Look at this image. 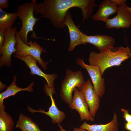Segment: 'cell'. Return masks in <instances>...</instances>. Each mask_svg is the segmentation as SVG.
Returning a JSON list of instances; mask_svg holds the SVG:
<instances>
[{
  "instance_id": "obj_24",
  "label": "cell",
  "mask_w": 131,
  "mask_h": 131,
  "mask_svg": "<svg viewBox=\"0 0 131 131\" xmlns=\"http://www.w3.org/2000/svg\"><path fill=\"white\" fill-rule=\"evenodd\" d=\"M58 126L59 128V131H67L64 129L63 127L61 126L59 123L58 124ZM73 131H86L84 129L80 128H75Z\"/></svg>"
},
{
  "instance_id": "obj_28",
  "label": "cell",
  "mask_w": 131,
  "mask_h": 131,
  "mask_svg": "<svg viewBox=\"0 0 131 131\" xmlns=\"http://www.w3.org/2000/svg\"><path fill=\"white\" fill-rule=\"evenodd\" d=\"M130 65L131 66V62L130 63Z\"/></svg>"
},
{
  "instance_id": "obj_16",
  "label": "cell",
  "mask_w": 131,
  "mask_h": 131,
  "mask_svg": "<svg viewBox=\"0 0 131 131\" xmlns=\"http://www.w3.org/2000/svg\"><path fill=\"white\" fill-rule=\"evenodd\" d=\"M16 78L14 76L13 80L11 84L7 88L6 90L4 91L0 94V108H5L3 104L4 99L10 96H14L18 92L26 91L30 92L33 91V88L34 85V82H33L26 88H20L17 86L16 84Z\"/></svg>"
},
{
  "instance_id": "obj_14",
  "label": "cell",
  "mask_w": 131,
  "mask_h": 131,
  "mask_svg": "<svg viewBox=\"0 0 131 131\" xmlns=\"http://www.w3.org/2000/svg\"><path fill=\"white\" fill-rule=\"evenodd\" d=\"M15 57L24 62L31 70L30 74L32 75H37L44 78L46 81L48 86L54 89V82L57 77L55 74H47L42 71L37 65V60L31 56L22 57L14 55Z\"/></svg>"
},
{
  "instance_id": "obj_22",
  "label": "cell",
  "mask_w": 131,
  "mask_h": 131,
  "mask_svg": "<svg viewBox=\"0 0 131 131\" xmlns=\"http://www.w3.org/2000/svg\"><path fill=\"white\" fill-rule=\"evenodd\" d=\"M9 1L8 0H0V8L3 9L8 8Z\"/></svg>"
},
{
  "instance_id": "obj_11",
  "label": "cell",
  "mask_w": 131,
  "mask_h": 131,
  "mask_svg": "<svg viewBox=\"0 0 131 131\" xmlns=\"http://www.w3.org/2000/svg\"><path fill=\"white\" fill-rule=\"evenodd\" d=\"M79 90L88 105L91 116L94 117L99 108L100 99L90 80L88 79Z\"/></svg>"
},
{
  "instance_id": "obj_10",
  "label": "cell",
  "mask_w": 131,
  "mask_h": 131,
  "mask_svg": "<svg viewBox=\"0 0 131 131\" xmlns=\"http://www.w3.org/2000/svg\"><path fill=\"white\" fill-rule=\"evenodd\" d=\"M69 107L76 110L79 114L81 120L94 121V118L91 115L89 110L88 105L81 92L77 88L74 90V95Z\"/></svg>"
},
{
  "instance_id": "obj_7",
  "label": "cell",
  "mask_w": 131,
  "mask_h": 131,
  "mask_svg": "<svg viewBox=\"0 0 131 131\" xmlns=\"http://www.w3.org/2000/svg\"><path fill=\"white\" fill-rule=\"evenodd\" d=\"M126 0L118 6L117 15L114 18L108 19L105 22L107 28H128L131 26V13L126 4Z\"/></svg>"
},
{
  "instance_id": "obj_21",
  "label": "cell",
  "mask_w": 131,
  "mask_h": 131,
  "mask_svg": "<svg viewBox=\"0 0 131 131\" xmlns=\"http://www.w3.org/2000/svg\"><path fill=\"white\" fill-rule=\"evenodd\" d=\"M121 110L123 113V117L126 123L131 122V115L129 114V110L122 108Z\"/></svg>"
},
{
  "instance_id": "obj_20",
  "label": "cell",
  "mask_w": 131,
  "mask_h": 131,
  "mask_svg": "<svg viewBox=\"0 0 131 131\" xmlns=\"http://www.w3.org/2000/svg\"><path fill=\"white\" fill-rule=\"evenodd\" d=\"M4 109V108H0V131H12L14 122Z\"/></svg>"
},
{
  "instance_id": "obj_2",
  "label": "cell",
  "mask_w": 131,
  "mask_h": 131,
  "mask_svg": "<svg viewBox=\"0 0 131 131\" xmlns=\"http://www.w3.org/2000/svg\"><path fill=\"white\" fill-rule=\"evenodd\" d=\"M131 57V50L129 47H114L99 53L92 51L89 54L88 59L90 65L97 66L102 76L107 69L119 66Z\"/></svg>"
},
{
  "instance_id": "obj_27",
  "label": "cell",
  "mask_w": 131,
  "mask_h": 131,
  "mask_svg": "<svg viewBox=\"0 0 131 131\" xmlns=\"http://www.w3.org/2000/svg\"></svg>"
},
{
  "instance_id": "obj_25",
  "label": "cell",
  "mask_w": 131,
  "mask_h": 131,
  "mask_svg": "<svg viewBox=\"0 0 131 131\" xmlns=\"http://www.w3.org/2000/svg\"><path fill=\"white\" fill-rule=\"evenodd\" d=\"M124 127L128 131H131V122L125 123Z\"/></svg>"
},
{
  "instance_id": "obj_15",
  "label": "cell",
  "mask_w": 131,
  "mask_h": 131,
  "mask_svg": "<svg viewBox=\"0 0 131 131\" xmlns=\"http://www.w3.org/2000/svg\"><path fill=\"white\" fill-rule=\"evenodd\" d=\"M65 24L68 29L70 38L68 50L71 51L74 50L76 46L82 44L81 36L82 32L74 24L72 15L68 11L66 15Z\"/></svg>"
},
{
  "instance_id": "obj_3",
  "label": "cell",
  "mask_w": 131,
  "mask_h": 131,
  "mask_svg": "<svg viewBox=\"0 0 131 131\" xmlns=\"http://www.w3.org/2000/svg\"><path fill=\"white\" fill-rule=\"evenodd\" d=\"M36 3L35 0H32L30 2L21 4L18 7L16 12L22 21L21 27L18 32L19 36L22 41L27 45L28 43L27 34L30 32H32V37L38 38L33 29L37 21L42 17L37 18L34 16V9Z\"/></svg>"
},
{
  "instance_id": "obj_5",
  "label": "cell",
  "mask_w": 131,
  "mask_h": 131,
  "mask_svg": "<svg viewBox=\"0 0 131 131\" xmlns=\"http://www.w3.org/2000/svg\"><path fill=\"white\" fill-rule=\"evenodd\" d=\"M16 37L17 43L15 48L17 51L14 53L15 55L22 57L31 56L37 60L44 70H46L47 65L49 63L43 61L41 57V52H46V51L35 41H30L28 45L25 44L20 38L17 30L16 33Z\"/></svg>"
},
{
  "instance_id": "obj_8",
  "label": "cell",
  "mask_w": 131,
  "mask_h": 131,
  "mask_svg": "<svg viewBox=\"0 0 131 131\" xmlns=\"http://www.w3.org/2000/svg\"><path fill=\"white\" fill-rule=\"evenodd\" d=\"M76 61L78 65L86 70L91 78L96 91L100 98H102L105 91V79L102 77L98 67L96 66L86 64L84 60L80 58L76 59Z\"/></svg>"
},
{
  "instance_id": "obj_13",
  "label": "cell",
  "mask_w": 131,
  "mask_h": 131,
  "mask_svg": "<svg viewBox=\"0 0 131 131\" xmlns=\"http://www.w3.org/2000/svg\"><path fill=\"white\" fill-rule=\"evenodd\" d=\"M124 0H105L102 1L97 12L92 16L95 21H102L106 22L109 16L117 12L118 6Z\"/></svg>"
},
{
  "instance_id": "obj_1",
  "label": "cell",
  "mask_w": 131,
  "mask_h": 131,
  "mask_svg": "<svg viewBox=\"0 0 131 131\" xmlns=\"http://www.w3.org/2000/svg\"><path fill=\"white\" fill-rule=\"evenodd\" d=\"M95 0H44L40 3H36L34 9L35 14H40L42 17L50 20L53 25L58 28L66 26L65 24L68 10L73 8L80 9L83 20L89 18L94 11V8L98 5Z\"/></svg>"
},
{
  "instance_id": "obj_9",
  "label": "cell",
  "mask_w": 131,
  "mask_h": 131,
  "mask_svg": "<svg viewBox=\"0 0 131 131\" xmlns=\"http://www.w3.org/2000/svg\"><path fill=\"white\" fill-rule=\"evenodd\" d=\"M44 89L46 95L49 96L51 101V105L49 108L48 111L46 112L40 108L38 110H35L29 106L27 107L28 111L32 113L39 112L44 114L50 117L52 123H62L65 118L66 115L63 112L59 110L56 106L52 96L53 94L55 93V90L49 87L46 83H45Z\"/></svg>"
},
{
  "instance_id": "obj_18",
  "label": "cell",
  "mask_w": 131,
  "mask_h": 131,
  "mask_svg": "<svg viewBox=\"0 0 131 131\" xmlns=\"http://www.w3.org/2000/svg\"><path fill=\"white\" fill-rule=\"evenodd\" d=\"M0 31L5 32L12 27L18 17L16 13H7L0 8Z\"/></svg>"
},
{
  "instance_id": "obj_4",
  "label": "cell",
  "mask_w": 131,
  "mask_h": 131,
  "mask_svg": "<svg viewBox=\"0 0 131 131\" xmlns=\"http://www.w3.org/2000/svg\"><path fill=\"white\" fill-rule=\"evenodd\" d=\"M85 82L80 71H73L67 69L65 77L61 85L60 95L61 99L69 105L72 101V93L74 90L77 88L80 90Z\"/></svg>"
},
{
  "instance_id": "obj_23",
  "label": "cell",
  "mask_w": 131,
  "mask_h": 131,
  "mask_svg": "<svg viewBox=\"0 0 131 131\" xmlns=\"http://www.w3.org/2000/svg\"><path fill=\"white\" fill-rule=\"evenodd\" d=\"M5 32L0 31V49L2 48L3 45L5 41Z\"/></svg>"
},
{
  "instance_id": "obj_19",
  "label": "cell",
  "mask_w": 131,
  "mask_h": 131,
  "mask_svg": "<svg viewBox=\"0 0 131 131\" xmlns=\"http://www.w3.org/2000/svg\"><path fill=\"white\" fill-rule=\"evenodd\" d=\"M16 128H18L22 131H41L38 125L31 118L21 113L16 123Z\"/></svg>"
},
{
  "instance_id": "obj_17",
  "label": "cell",
  "mask_w": 131,
  "mask_h": 131,
  "mask_svg": "<svg viewBox=\"0 0 131 131\" xmlns=\"http://www.w3.org/2000/svg\"><path fill=\"white\" fill-rule=\"evenodd\" d=\"M117 118L114 112L112 120L108 123L91 125L84 121L79 128L88 131H118Z\"/></svg>"
},
{
  "instance_id": "obj_12",
  "label": "cell",
  "mask_w": 131,
  "mask_h": 131,
  "mask_svg": "<svg viewBox=\"0 0 131 131\" xmlns=\"http://www.w3.org/2000/svg\"><path fill=\"white\" fill-rule=\"evenodd\" d=\"M81 37L82 44L87 43L92 44L97 48L100 52L113 47L115 43L114 38L108 35H97L89 36L82 32Z\"/></svg>"
},
{
  "instance_id": "obj_6",
  "label": "cell",
  "mask_w": 131,
  "mask_h": 131,
  "mask_svg": "<svg viewBox=\"0 0 131 131\" xmlns=\"http://www.w3.org/2000/svg\"><path fill=\"white\" fill-rule=\"evenodd\" d=\"M16 26L7 30L5 33V40L2 48L0 49V66H10L11 65V56L17 51L15 48L16 44V33L17 31Z\"/></svg>"
},
{
  "instance_id": "obj_26",
  "label": "cell",
  "mask_w": 131,
  "mask_h": 131,
  "mask_svg": "<svg viewBox=\"0 0 131 131\" xmlns=\"http://www.w3.org/2000/svg\"><path fill=\"white\" fill-rule=\"evenodd\" d=\"M128 8L130 11V12L131 13V8H130L128 6Z\"/></svg>"
}]
</instances>
